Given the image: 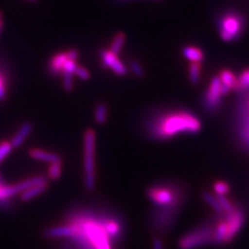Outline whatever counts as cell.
Masks as SVG:
<instances>
[{
  "label": "cell",
  "mask_w": 249,
  "mask_h": 249,
  "mask_svg": "<svg viewBox=\"0 0 249 249\" xmlns=\"http://www.w3.org/2000/svg\"><path fill=\"white\" fill-rule=\"evenodd\" d=\"M48 177L51 180H58L62 175V163L61 161H56L50 164L48 168Z\"/></svg>",
  "instance_id": "20"
},
{
  "label": "cell",
  "mask_w": 249,
  "mask_h": 249,
  "mask_svg": "<svg viewBox=\"0 0 249 249\" xmlns=\"http://www.w3.org/2000/svg\"><path fill=\"white\" fill-rule=\"evenodd\" d=\"M48 188V184H44V185H39L36 187H31L29 189H27L25 191H23L20 195V199L22 201H30L32 199H34L36 196L42 195L44 192H45Z\"/></svg>",
  "instance_id": "14"
},
{
  "label": "cell",
  "mask_w": 249,
  "mask_h": 249,
  "mask_svg": "<svg viewBox=\"0 0 249 249\" xmlns=\"http://www.w3.org/2000/svg\"><path fill=\"white\" fill-rule=\"evenodd\" d=\"M95 121L100 124H105L107 119V107L105 104H99L94 114Z\"/></svg>",
  "instance_id": "21"
},
{
  "label": "cell",
  "mask_w": 249,
  "mask_h": 249,
  "mask_svg": "<svg viewBox=\"0 0 249 249\" xmlns=\"http://www.w3.org/2000/svg\"><path fill=\"white\" fill-rule=\"evenodd\" d=\"M152 249H164V243L162 242L159 235L154 236L152 238Z\"/></svg>",
  "instance_id": "28"
},
{
  "label": "cell",
  "mask_w": 249,
  "mask_h": 249,
  "mask_svg": "<svg viewBox=\"0 0 249 249\" xmlns=\"http://www.w3.org/2000/svg\"><path fill=\"white\" fill-rule=\"evenodd\" d=\"M2 183H4V182H3V180H2V178H1V177H0V184H2Z\"/></svg>",
  "instance_id": "30"
},
{
  "label": "cell",
  "mask_w": 249,
  "mask_h": 249,
  "mask_svg": "<svg viewBox=\"0 0 249 249\" xmlns=\"http://www.w3.org/2000/svg\"><path fill=\"white\" fill-rule=\"evenodd\" d=\"M201 63L191 62L189 66V80L193 85H196L200 80Z\"/></svg>",
  "instance_id": "18"
},
{
  "label": "cell",
  "mask_w": 249,
  "mask_h": 249,
  "mask_svg": "<svg viewBox=\"0 0 249 249\" xmlns=\"http://www.w3.org/2000/svg\"><path fill=\"white\" fill-rule=\"evenodd\" d=\"M100 55L102 59V64L105 68L110 69L118 76H124L127 73L125 66L118 59L116 53L111 52L110 50H104L101 52Z\"/></svg>",
  "instance_id": "8"
},
{
  "label": "cell",
  "mask_w": 249,
  "mask_h": 249,
  "mask_svg": "<svg viewBox=\"0 0 249 249\" xmlns=\"http://www.w3.org/2000/svg\"><path fill=\"white\" fill-rule=\"evenodd\" d=\"M216 217L205 221L198 226L187 231L178 241L180 249H197L213 245L214 227Z\"/></svg>",
  "instance_id": "3"
},
{
  "label": "cell",
  "mask_w": 249,
  "mask_h": 249,
  "mask_svg": "<svg viewBox=\"0 0 249 249\" xmlns=\"http://www.w3.org/2000/svg\"><path fill=\"white\" fill-rule=\"evenodd\" d=\"M75 74L79 78H80L81 80H89V78H90L89 72L85 68H82V67H80V66H77L76 71H75Z\"/></svg>",
  "instance_id": "26"
},
{
  "label": "cell",
  "mask_w": 249,
  "mask_h": 249,
  "mask_svg": "<svg viewBox=\"0 0 249 249\" xmlns=\"http://www.w3.org/2000/svg\"><path fill=\"white\" fill-rule=\"evenodd\" d=\"M7 91V81L5 77L0 73V100L5 98Z\"/></svg>",
  "instance_id": "27"
},
{
  "label": "cell",
  "mask_w": 249,
  "mask_h": 249,
  "mask_svg": "<svg viewBox=\"0 0 249 249\" xmlns=\"http://www.w3.org/2000/svg\"><path fill=\"white\" fill-rule=\"evenodd\" d=\"M29 155L36 160L46 161V162H50V163L61 161V157L58 154L44 151L41 149H36V148L31 149L29 151Z\"/></svg>",
  "instance_id": "11"
},
{
  "label": "cell",
  "mask_w": 249,
  "mask_h": 249,
  "mask_svg": "<svg viewBox=\"0 0 249 249\" xmlns=\"http://www.w3.org/2000/svg\"><path fill=\"white\" fill-rule=\"evenodd\" d=\"M201 196H202V198L205 202L213 210L214 213L217 214V216H223V209L220 205L217 196L213 195V193H211L210 191H203Z\"/></svg>",
  "instance_id": "15"
},
{
  "label": "cell",
  "mask_w": 249,
  "mask_h": 249,
  "mask_svg": "<svg viewBox=\"0 0 249 249\" xmlns=\"http://www.w3.org/2000/svg\"><path fill=\"white\" fill-rule=\"evenodd\" d=\"M95 142L94 130L87 129L84 133V185L88 191L95 187Z\"/></svg>",
  "instance_id": "5"
},
{
  "label": "cell",
  "mask_w": 249,
  "mask_h": 249,
  "mask_svg": "<svg viewBox=\"0 0 249 249\" xmlns=\"http://www.w3.org/2000/svg\"><path fill=\"white\" fill-rule=\"evenodd\" d=\"M124 42H125V36L123 33H118L116 34L115 38L113 39V42H112V45L110 47V51L113 52L116 54H118L120 53L123 45H124Z\"/></svg>",
  "instance_id": "19"
},
{
  "label": "cell",
  "mask_w": 249,
  "mask_h": 249,
  "mask_svg": "<svg viewBox=\"0 0 249 249\" xmlns=\"http://www.w3.org/2000/svg\"><path fill=\"white\" fill-rule=\"evenodd\" d=\"M2 27H3V19H2V14L0 12V33H1V30H2Z\"/></svg>",
  "instance_id": "29"
},
{
  "label": "cell",
  "mask_w": 249,
  "mask_h": 249,
  "mask_svg": "<svg viewBox=\"0 0 249 249\" xmlns=\"http://www.w3.org/2000/svg\"><path fill=\"white\" fill-rule=\"evenodd\" d=\"M146 196L152 204L159 208L184 207L187 202V190L179 183H158L146 190Z\"/></svg>",
  "instance_id": "2"
},
{
  "label": "cell",
  "mask_w": 249,
  "mask_h": 249,
  "mask_svg": "<svg viewBox=\"0 0 249 249\" xmlns=\"http://www.w3.org/2000/svg\"><path fill=\"white\" fill-rule=\"evenodd\" d=\"M33 130V124L31 123H24L19 128L18 132L14 135L11 141V145L14 148H18L22 143L25 142L28 136Z\"/></svg>",
  "instance_id": "13"
},
{
  "label": "cell",
  "mask_w": 249,
  "mask_h": 249,
  "mask_svg": "<svg viewBox=\"0 0 249 249\" xmlns=\"http://www.w3.org/2000/svg\"><path fill=\"white\" fill-rule=\"evenodd\" d=\"M219 79L225 88L230 91L234 89L238 90V79L237 77L229 70H223L219 75Z\"/></svg>",
  "instance_id": "12"
},
{
  "label": "cell",
  "mask_w": 249,
  "mask_h": 249,
  "mask_svg": "<svg viewBox=\"0 0 249 249\" xmlns=\"http://www.w3.org/2000/svg\"><path fill=\"white\" fill-rule=\"evenodd\" d=\"M63 86L67 91H71L73 89V75L65 73L63 74Z\"/></svg>",
  "instance_id": "25"
},
{
  "label": "cell",
  "mask_w": 249,
  "mask_h": 249,
  "mask_svg": "<svg viewBox=\"0 0 249 249\" xmlns=\"http://www.w3.org/2000/svg\"><path fill=\"white\" fill-rule=\"evenodd\" d=\"M70 55L69 53H60L55 54L53 56L49 62L48 65V71L53 75V76H57V75H61L63 73V69H64V65L70 59Z\"/></svg>",
  "instance_id": "10"
},
{
  "label": "cell",
  "mask_w": 249,
  "mask_h": 249,
  "mask_svg": "<svg viewBox=\"0 0 249 249\" xmlns=\"http://www.w3.org/2000/svg\"><path fill=\"white\" fill-rule=\"evenodd\" d=\"M129 66H130L131 71H133L134 74L137 77H139V78L144 77V70H143V68L140 63L136 61V60H131L129 63Z\"/></svg>",
  "instance_id": "24"
},
{
  "label": "cell",
  "mask_w": 249,
  "mask_h": 249,
  "mask_svg": "<svg viewBox=\"0 0 249 249\" xmlns=\"http://www.w3.org/2000/svg\"><path fill=\"white\" fill-rule=\"evenodd\" d=\"M145 129L151 139L167 141L178 134L197 133L201 122L187 110H169L151 116L145 123Z\"/></svg>",
  "instance_id": "1"
},
{
  "label": "cell",
  "mask_w": 249,
  "mask_h": 249,
  "mask_svg": "<svg viewBox=\"0 0 249 249\" xmlns=\"http://www.w3.org/2000/svg\"><path fill=\"white\" fill-rule=\"evenodd\" d=\"M184 56L191 62L201 63L204 59V53L202 50L195 46H187L183 49Z\"/></svg>",
  "instance_id": "16"
},
{
  "label": "cell",
  "mask_w": 249,
  "mask_h": 249,
  "mask_svg": "<svg viewBox=\"0 0 249 249\" xmlns=\"http://www.w3.org/2000/svg\"><path fill=\"white\" fill-rule=\"evenodd\" d=\"M238 79V90L246 91L249 89V69L242 72Z\"/></svg>",
  "instance_id": "22"
},
{
  "label": "cell",
  "mask_w": 249,
  "mask_h": 249,
  "mask_svg": "<svg viewBox=\"0 0 249 249\" xmlns=\"http://www.w3.org/2000/svg\"><path fill=\"white\" fill-rule=\"evenodd\" d=\"M223 217L227 224V245H230L244 228L248 219V213L245 206L239 201H236L233 212Z\"/></svg>",
  "instance_id": "6"
},
{
  "label": "cell",
  "mask_w": 249,
  "mask_h": 249,
  "mask_svg": "<svg viewBox=\"0 0 249 249\" xmlns=\"http://www.w3.org/2000/svg\"><path fill=\"white\" fill-rule=\"evenodd\" d=\"M11 150H12L11 143L7 141L0 142V162H2L7 158Z\"/></svg>",
  "instance_id": "23"
},
{
  "label": "cell",
  "mask_w": 249,
  "mask_h": 249,
  "mask_svg": "<svg viewBox=\"0 0 249 249\" xmlns=\"http://www.w3.org/2000/svg\"><path fill=\"white\" fill-rule=\"evenodd\" d=\"M223 85L219 79V77H214L211 80V83L208 89L205 91L203 96V107L205 109L210 112H216L223 104Z\"/></svg>",
  "instance_id": "7"
},
{
  "label": "cell",
  "mask_w": 249,
  "mask_h": 249,
  "mask_svg": "<svg viewBox=\"0 0 249 249\" xmlns=\"http://www.w3.org/2000/svg\"><path fill=\"white\" fill-rule=\"evenodd\" d=\"M217 27L224 42H233L243 36L246 29V18L240 12L228 9L218 18Z\"/></svg>",
  "instance_id": "4"
},
{
  "label": "cell",
  "mask_w": 249,
  "mask_h": 249,
  "mask_svg": "<svg viewBox=\"0 0 249 249\" xmlns=\"http://www.w3.org/2000/svg\"><path fill=\"white\" fill-rule=\"evenodd\" d=\"M29 1H36V0H29Z\"/></svg>",
  "instance_id": "31"
},
{
  "label": "cell",
  "mask_w": 249,
  "mask_h": 249,
  "mask_svg": "<svg viewBox=\"0 0 249 249\" xmlns=\"http://www.w3.org/2000/svg\"><path fill=\"white\" fill-rule=\"evenodd\" d=\"M74 231L71 226L68 223L63 225H57L46 229L45 236L46 238H72Z\"/></svg>",
  "instance_id": "9"
},
{
  "label": "cell",
  "mask_w": 249,
  "mask_h": 249,
  "mask_svg": "<svg viewBox=\"0 0 249 249\" xmlns=\"http://www.w3.org/2000/svg\"><path fill=\"white\" fill-rule=\"evenodd\" d=\"M213 189L216 196H228L231 193V186L223 180H217L213 185Z\"/></svg>",
  "instance_id": "17"
}]
</instances>
